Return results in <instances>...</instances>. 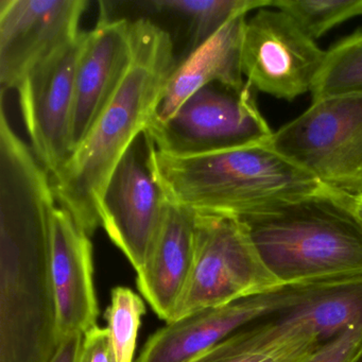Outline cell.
Segmentation results:
<instances>
[{
	"label": "cell",
	"instance_id": "obj_1",
	"mask_svg": "<svg viewBox=\"0 0 362 362\" xmlns=\"http://www.w3.org/2000/svg\"><path fill=\"white\" fill-rule=\"evenodd\" d=\"M52 177L0 114V362H49L60 344L50 266Z\"/></svg>",
	"mask_w": 362,
	"mask_h": 362
},
{
	"label": "cell",
	"instance_id": "obj_2",
	"mask_svg": "<svg viewBox=\"0 0 362 362\" xmlns=\"http://www.w3.org/2000/svg\"><path fill=\"white\" fill-rule=\"evenodd\" d=\"M133 59L115 94L64 166L52 177L57 202L92 236L114 169L145 132L175 69L170 35L151 21L132 22Z\"/></svg>",
	"mask_w": 362,
	"mask_h": 362
},
{
	"label": "cell",
	"instance_id": "obj_3",
	"mask_svg": "<svg viewBox=\"0 0 362 362\" xmlns=\"http://www.w3.org/2000/svg\"><path fill=\"white\" fill-rule=\"evenodd\" d=\"M268 141L189 158L160 153L149 141L150 163L169 202L205 215L256 219L334 192Z\"/></svg>",
	"mask_w": 362,
	"mask_h": 362
},
{
	"label": "cell",
	"instance_id": "obj_4",
	"mask_svg": "<svg viewBox=\"0 0 362 362\" xmlns=\"http://www.w3.org/2000/svg\"><path fill=\"white\" fill-rule=\"evenodd\" d=\"M354 197L329 192L243 220L268 268L288 286L362 284V228Z\"/></svg>",
	"mask_w": 362,
	"mask_h": 362
},
{
	"label": "cell",
	"instance_id": "obj_5",
	"mask_svg": "<svg viewBox=\"0 0 362 362\" xmlns=\"http://www.w3.org/2000/svg\"><path fill=\"white\" fill-rule=\"evenodd\" d=\"M194 215V266L170 322L290 287L264 264L245 221Z\"/></svg>",
	"mask_w": 362,
	"mask_h": 362
},
{
	"label": "cell",
	"instance_id": "obj_6",
	"mask_svg": "<svg viewBox=\"0 0 362 362\" xmlns=\"http://www.w3.org/2000/svg\"><path fill=\"white\" fill-rule=\"evenodd\" d=\"M268 144L329 189L361 194L362 93L315 101Z\"/></svg>",
	"mask_w": 362,
	"mask_h": 362
},
{
	"label": "cell",
	"instance_id": "obj_7",
	"mask_svg": "<svg viewBox=\"0 0 362 362\" xmlns=\"http://www.w3.org/2000/svg\"><path fill=\"white\" fill-rule=\"evenodd\" d=\"M256 90L213 83L189 97L166 122L145 134L160 153L189 158L267 143L273 132L256 103Z\"/></svg>",
	"mask_w": 362,
	"mask_h": 362
},
{
	"label": "cell",
	"instance_id": "obj_8",
	"mask_svg": "<svg viewBox=\"0 0 362 362\" xmlns=\"http://www.w3.org/2000/svg\"><path fill=\"white\" fill-rule=\"evenodd\" d=\"M325 58V50L281 10L262 8L245 22L241 69L258 92L287 101L310 93Z\"/></svg>",
	"mask_w": 362,
	"mask_h": 362
},
{
	"label": "cell",
	"instance_id": "obj_9",
	"mask_svg": "<svg viewBox=\"0 0 362 362\" xmlns=\"http://www.w3.org/2000/svg\"><path fill=\"white\" fill-rule=\"evenodd\" d=\"M168 206L150 163L149 141L143 133L114 169L100 206L101 226L136 272L145 264Z\"/></svg>",
	"mask_w": 362,
	"mask_h": 362
},
{
	"label": "cell",
	"instance_id": "obj_10",
	"mask_svg": "<svg viewBox=\"0 0 362 362\" xmlns=\"http://www.w3.org/2000/svg\"><path fill=\"white\" fill-rule=\"evenodd\" d=\"M332 284L290 286L281 291L243 298L169 322L144 345L135 362H192L218 343L257 320L284 313L326 292Z\"/></svg>",
	"mask_w": 362,
	"mask_h": 362
},
{
	"label": "cell",
	"instance_id": "obj_11",
	"mask_svg": "<svg viewBox=\"0 0 362 362\" xmlns=\"http://www.w3.org/2000/svg\"><path fill=\"white\" fill-rule=\"evenodd\" d=\"M86 33L37 65L16 90L31 149L50 175L71 154L76 69Z\"/></svg>",
	"mask_w": 362,
	"mask_h": 362
},
{
	"label": "cell",
	"instance_id": "obj_12",
	"mask_svg": "<svg viewBox=\"0 0 362 362\" xmlns=\"http://www.w3.org/2000/svg\"><path fill=\"white\" fill-rule=\"evenodd\" d=\"M86 0H1L0 86L18 90L40 63L75 41Z\"/></svg>",
	"mask_w": 362,
	"mask_h": 362
},
{
	"label": "cell",
	"instance_id": "obj_13",
	"mask_svg": "<svg viewBox=\"0 0 362 362\" xmlns=\"http://www.w3.org/2000/svg\"><path fill=\"white\" fill-rule=\"evenodd\" d=\"M132 59V22L101 16L96 27L86 33L76 69L71 153L115 94Z\"/></svg>",
	"mask_w": 362,
	"mask_h": 362
},
{
	"label": "cell",
	"instance_id": "obj_14",
	"mask_svg": "<svg viewBox=\"0 0 362 362\" xmlns=\"http://www.w3.org/2000/svg\"><path fill=\"white\" fill-rule=\"evenodd\" d=\"M50 266L59 339L86 334L97 325L99 315L92 241L71 214L59 206L52 215Z\"/></svg>",
	"mask_w": 362,
	"mask_h": 362
},
{
	"label": "cell",
	"instance_id": "obj_15",
	"mask_svg": "<svg viewBox=\"0 0 362 362\" xmlns=\"http://www.w3.org/2000/svg\"><path fill=\"white\" fill-rule=\"evenodd\" d=\"M196 215L169 202L160 232L137 272V288L154 313L166 323L173 320L192 274Z\"/></svg>",
	"mask_w": 362,
	"mask_h": 362
},
{
	"label": "cell",
	"instance_id": "obj_16",
	"mask_svg": "<svg viewBox=\"0 0 362 362\" xmlns=\"http://www.w3.org/2000/svg\"><path fill=\"white\" fill-rule=\"evenodd\" d=\"M245 22V16H237L175 65L151 122H166L192 95L209 84L245 88L241 44Z\"/></svg>",
	"mask_w": 362,
	"mask_h": 362
},
{
	"label": "cell",
	"instance_id": "obj_17",
	"mask_svg": "<svg viewBox=\"0 0 362 362\" xmlns=\"http://www.w3.org/2000/svg\"><path fill=\"white\" fill-rule=\"evenodd\" d=\"M271 0H153L156 11L177 14L190 23V52L209 41L237 16L271 7Z\"/></svg>",
	"mask_w": 362,
	"mask_h": 362
},
{
	"label": "cell",
	"instance_id": "obj_18",
	"mask_svg": "<svg viewBox=\"0 0 362 362\" xmlns=\"http://www.w3.org/2000/svg\"><path fill=\"white\" fill-rule=\"evenodd\" d=\"M362 93V30L337 42L326 52V58L311 88L313 103Z\"/></svg>",
	"mask_w": 362,
	"mask_h": 362
},
{
	"label": "cell",
	"instance_id": "obj_19",
	"mask_svg": "<svg viewBox=\"0 0 362 362\" xmlns=\"http://www.w3.org/2000/svg\"><path fill=\"white\" fill-rule=\"evenodd\" d=\"M271 7L289 14L315 41L342 23L362 16V0H279Z\"/></svg>",
	"mask_w": 362,
	"mask_h": 362
},
{
	"label": "cell",
	"instance_id": "obj_20",
	"mask_svg": "<svg viewBox=\"0 0 362 362\" xmlns=\"http://www.w3.org/2000/svg\"><path fill=\"white\" fill-rule=\"evenodd\" d=\"M145 313L143 298L132 289L116 287L112 290L105 319L115 362H135L137 337Z\"/></svg>",
	"mask_w": 362,
	"mask_h": 362
},
{
	"label": "cell",
	"instance_id": "obj_21",
	"mask_svg": "<svg viewBox=\"0 0 362 362\" xmlns=\"http://www.w3.org/2000/svg\"><path fill=\"white\" fill-rule=\"evenodd\" d=\"M321 344L315 337H302L267 349L245 351L235 349L224 339L192 362H304Z\"/></svg>",
	"mask_w": 362,
	"mask_h": 362
},
{
	"label": "cell",
	"instance_id": "obj_22",
	"mask_svg": "<svg viewBox=\"0 0 362 362\" xmlns=\"http://www.w3.org/2000/svg\"><path fill=\"white\" fill-rule=\"evenodd\" d=\"M362 359V321L320 345L304 362H358Z\"/></svg>",
	"mask_w": 362,
	"mask_h": 362
},
{
	"label": "cell",
	"instance_id": "obj_23",
	"mask_svg": "<svg viewBox=\"0 0 362 362\" xmlns=\"http://www.w3.org/2000/svg\"><path fill=\"white\" fill-rule=\"evenodd\" d=\"M78 362H115L107 328L96 325L83 334Z\"/></svg>",
	"mask_w": 362,
	"mask_h": 362
},
{
	"label": "cell",
	"instance_id": "obj_24",
	"mask_svg": "<svg viewBox=\"0 0 362 362\" xmlns=\"http://www.w3.org/2000/svg\"><path fill=\"white\" fill-rule=\"evenodd\" d=\"M83 334H73L60 341L58 349L49 362H78Z\"/></svg>",
	"mask_w": 362,
	"mask_h": 362
},
{
	"label": "cell",
	"instance_id": "obj_25",
	"mask_svg": "<svg viewBox=\"0 0 362 362\" xmlns=\"http://www.w3.org/2000/svg\"><path fill=\"white\" fill-rule=\"evenodd\" d=\"M351 209H353L354 215H355L360 228H362V194L354 197L353 201H351Z\"/></svg>",
	"mask_w": 362,
	"mask_h": 362
},
{
	"label": "cell",
	"instance_id": "obj_26",
	"mask_svg": "<svg viewBox=\"0 0 362 362\" xmlns=\"http://www.w3.org/2000/svg\"><path fill=\"white\" fill-rule=\"evenodd\" d=\"M361 362H362V359H361Z\"/></svg>",
	"mask_w": 362,
	"mask_h": 362
}]
</instances>
